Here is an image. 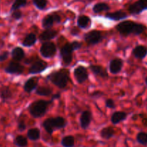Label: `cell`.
Here are the masks:
<instances>
[{
	"instance_id": "9c48e42d",
	"label": "cell",
	"mask_w": 147,
	"mask_h": 147,
	"mask_svg": "<svg viewBox=\"0 0 147 147\" xmlns=\"http://www.w3.org/2000/svg\"><path fill=\"white\" fill-rule=\"evenodd\" d=\"M5 72L9 74L21 75L24 72V67L15 61H11L4 69Z\"/></svg>"
},
{
	"instance_id": "8fae6325",
	"label": "cell",
	"mask_w": 147,
	"mask_h": 147,
	"mask_svg": "<svg viewBox=\"0 0 147 147\" xmlns=\"http://www.w3.org/2000/svg\"><path fill=\"white\" fill-rule=\"evenodd\" d=\"M74 76L78 83H84L88 78V73L83 66H78L74 70Z\"/></svg>"
},
{
	"instance_id": "ffe728a7",
	"label": "cell",
	"mask_w": 147,
	"mask_h": 147,
	"mask_svg": "<svg viewBox=\"0 0 147 147\" xmlns=\"http://www.w3.org/2000/svg\"><path fill=\"white\" fill-rule=\"evenodd\" d=\"M127 117V113L123 111H116L111 116V122L113 125H116L123 121Z\"/></svg>"
},
{
	"instance_id": "7a4b0ae2",
	"label": "cell",
	"mask_w": 147,
	"mask_h": 147,
	"mask_svg": "<svg viewBox=\"0 0 147 147\" xmlns=\"http://www.w3.org/2000/svg\"><path fill=\"white\" fill-rule=\"evenodd\" d=\"M47 78L57 87L65 88L69 81V71L66 69H63L51 73Z\"/></svg>"
},
{
	"instance_id": "d6a6232c",
	"label": "cell",
	"mask_w": 147,
	"mask_h": 147,
	"mask_svg": "<svg viewBox=\"0 0 147 147\" xmlns=\"http://www.w3.org/2000/svg\"><path fill=\"white\" fill-rule=\"evenodd\" d=\"M32 2L34 5L40 10L45 9L47 5V0H32Z\"/></svg>"
},
{
	"instance_id": "277c9868",
	"label": "cell",
	"mask_w": 147,
	"mask_h": 147,
	"mask_svg": "<svg viewBox=\"0 0 147 147\" xmlns=\"http://www.w3.org/2000/svg\"><path fill=\"white\" fill-rule=\"evenodd\" d=\"M50 102L44 100H40L32 103L29 106L30 113L34 118L42 117L47 112Z\"/></svg>"
},
{
	"instance_id": "8d00e7d4",
	"label": "cell",
	"mask_w": 147,
	"mask_h": 147,
	"mask_svg": "<svg viewBox=\"0 0 147 147\" xmlns=\"http://www.w3.org/2000/svg\"><path fill=\"white\" fill-rule=\"evenodd\" d=\"M9 56V52L4 51L2 52L1 53H0V62H3L4 60H7Z\"/></svg>"
},
{
	"instance_id": "2e32d148",
	"label": "cell",
	"mask_w": 147,
	"mask_h": 147,
	"mask_svg": "<svg viewBox=\"0 0 147 147\" xmlns=\"http://www.w3.org/2000/svg\"><path fill=\"white\" fill-rule=\"evenodd\" d=\"M58 32L57 31L55 30H51V29H47L45 31L43 32L40 36H39V39L41 41H49V40H52L54 37H55L57 35Z\"/></svg>"
},
{
	"instance_id": "5b68a950",
	"label": "cell",
	"mask_w": 147,
	"mask_h": 147,
	"mask_svg": "<svg viewBox=\"0 0 147 147\" xmlns=\"http://www.w3.org/2000/svg\"><path fill=\"white\" fill-rule=\"evenodd\" d=\"M40 53L46 58L53 57L56 53V46L52 42H45L40 47Z\"/></svg>"
},
{
	"instance_id": "603a6c76",
	"label": "cell",
	"mask_w": 147,
	"mask_h": 147,
	"mask_svg": "<svg viewBox=\"0 0 147 147\" xmlns=\"http://www.w3.org/2000/svg\"><path fill=\"white\" fill-rule=\"evenodd\" d=\"M36 41H37V37L35 34L34 33H30L26 36L22 44L24 47H31L35 44Z\"/></svg>"
},
{
	"instance_id": "e575fe53",
	"label": "cell",
	"mask_w": 147,
	"mask_h": 147,
	"mask_svg": "<svg viewBox=\"0 0 147 147\" xmlns=\"http://www.w3.org/2000/svg\"><path fill=\"white\" fill-rule=\"evenodd\" d=\"M106 106L109 109H114L116 107V105H115L114 101L112 99H108L106 100Z\"/></svg>"
},
{
	"instance_id": "6da1fadb",
	"label": "cell",
	"mask_w": 147,
	"mask_h": 147,
	"mask_svg": "<svg viewBox=\"0 0 147 147\" xmlns=\"http://www.w3.org/2000/svg\"><path fill=\"white\" fill-rule=\"evenodd\" d=\"M117 31L123 36H129L130 34L139 35L146 30L144 24L134 22V21L127 20L119 23L116 27Z\"/></svg>"
},
{
	"instance_id": "1f68e13d",
	"label": "cell",
	"mask_w": 147,
	"mask_h": 147,
	"mask_svg": "<svg viewBox=\"0 0 147 147\" xmlns=\"http://www.w3.org/2000/svg\"><path fill=\"white\" fill-rule=\"evenodd\" d=\"M26 4H27V0H15L11 6V10L14 11V10L19 9L21 7H24Z\"/></svg>"
},
{
	"instance_id": "4fadbf2b",
	"label": "cell",
	"mask_w": 147,
	"mask_h": 147,
	"mask_svg": "<svg viewBox=\"0 0 147 147\" xmlns=\"http://www.w3.org/2000/svg\"><path fill=\"white\" fill-rule=\"evenodd\" d=\"M123 60L120 58H115L110 62L109 70L113 74H117L121 70L123 67Z\"/></svg>"
},
{
	"instance_id": "3957f363",
	"label": "cell",
	"mask_w": 147,
	"mask_h": 147,
	"mask_svg": "<svg viewBox=\"0 0 147 147\" xmlns=\"http://www.w3.org/2000/svg\"><path fill=\"white\" fill-rule=\"evenodd\" d=\"M66 125H67V122L65 120L64 118L61 117V116L47 119L44 121L42 123L45 130L50 135L53 134L55 130L63 129L65 127Z\"/></svg>"
},
{
	"instance_id": "d6986e66",
	"label": "cell",
	"mask_w": 147,
	"mask_h": 147,
	"mask_svg": "<svg viewBox=\"0 0 147 147\" xmlns=\"http://www.w3.org/2000/svg\"><path fill=\"white\" fill-rule=\"evenodd\" d=\"M133 55L138 59H144L147 55V47L138 45L133 50Z\"/></svg>"
},
{
	"instance_id": "f1b7e54d",
	"label": "cell",
	"mask_w": 147,
	"mask_h": 147,
	"mask_svg": "<svg viewBox=\"0 0 147 147\" xmlns=\"http://www.w3.org/2000/svg\"><path fill=\"white\" fill-rule=\"evenodd\" d=\"M14 144L18 147H26L28 144V142L24 136L19 135L14 139Z\"/></svg>"
},
{
	"instance_id": "83f0119b",
	"label": "cell",
	"mask_w": 147,
	"mask_h": 147,
	"mask_svg": "<svg viewBox=\"0 0 147 147\" xmlns=\"http://www.w3.org/2000/svg\"><path fill=\"white\" fill-rule=\"evenodd\" d=\"M61 145L63 147H73L75 146V138L73 136H66L61 140Z\"/></svg>"
},
{
	"instance_id": "5bb4252c",
	"label": "cell",
	"mask_w": 147,
	"mask_h": 147,
	"mask_svg": "<svg viewBox=\"0 0 147 147\" xmlns=\"http://www.w3.org/2000/svg\"><path fill=\"white\" fill-rule=\"evenodd\" d=\"M92 120V114L89 111H86L82 113L80 118V124L82 129H86L90 124Z\"/></svg>"
},
{
	"instance_id": "ba28073f",
	"label": "cell",
	"mask_w": 147,
	"mask_h": 147,
	"mask_svg": "<svg viewBox=\"0 0 147 147\" xmlns=\"http://www.w3.org/2000/svg\"><path fill=\"white\" fill-rule=\"evenodd\" d=\"M147 9V0H138L129 7V11L133 15H136Z\"/></svg>"
},
{
	"instance_id": "7402d4cb",
	"label": "cell",
	"mask_w": 147,
	"mask_h": 147,
	"mask_svg": "<svg viewBox=\"0 0 147 147\" xmlns=\"http://www.w3.org/2000/svg\"><path fill=\"white\" fill-rule=\"evenodd\" d=\"M91 24L90 19L88 16L81 15L78 18V26L82 29H88Z\"/></svg>"
},
{
	"instance_id": "4316f807",
	"label": "cell",
	"mask_w": 147,
	"mask_h": 147,
	"mask_svg": "<svg viewBox=\"0 0 147 147\" xmlns=\"http://www.w3.org/2000/svg\"><path fill=\"white\" fill-rule=\"evenodd\" d=\"M110 7L106 3H97L93 7V11L95 13H100L102 11L110 10Z\"/></svg>"
},
{
	"instance_id": "9a60e30c",
	"label": "cell",
	"mask_w": 147,
	"mask_h": 147,
	"mask_svg": "<svg viewBox=\"0 0 147 147\" xmlns=\"http://www.w3.org/2000/svg\"><path fill=\"white\" fill-rule=\"evenodd\" d=\"M127 14L125 11H122V10H119V11H114V12L106 14V18L110 19L111 20H114V21H119V20H124V19L127 18Z\"/></svg>"
},
{
	"instance_id": "484cf974",
	"label": "cell",
	"mask_w": 147,
	"mask_h": 147,
	"mask_svg": "<svg viewBox=\"0 0 147 147\" xmlns=\"http://www.w3.org/2000/svg\"><path fill=\"white\" fill-rule=\"evenodd\" d=\"M27 138L31 141H37L40 138V131L37 128H33L28 130L27 134Z\"/></svg>"
},
{
	"instance_id": "f35d334b",
	"label": "cell",
	"mask_w": 147,
	"mask_h": 147,
	"mask_svg": "<svg viewBox=\"0 0 147 147\" xmlns=\"http://www.w3.org/2000/svg\"><path fill=\"white\" fill-rule=\"evenodd\" d=\"M60 96V94H55L54 95V96H53V99H57V98H59Z\"/></svg>"
},
{
	"instance_id": "8992f818",
	"label": "cell",
	"mask_w": 147,
	"mask_h": 147,
	"mask_svg": "<svg viewBox=\"0 0 147 147\" xmlns=\"http://www.w3.org/2000/svg\"><path fill=\"white\" fill-rule=\"evenodd\" d=\"M84 40L89 45H94L102 41L101 33L97 30H92L84 35Z\"/></svg>"
},
{
	"instance_id": "7c38bea8",
	"label": "cell",
	"mask_w": 147,
	"mask_h": 147,
	"mask_svg": "<svg viewBox=\"0 0 147 147\" xmlns=\"http://www.w3.org/2000/svg\"><path fill=\"white\" fill-rule=\"evenodd\" d=\"M47 67V64L45 62L42 60H37L34 62L30 69H29V73L30 74H37V73H42L44 71Z\"/></svg>"
},
{
	"instance_id": "74e56055",
	"label": "cell",
	"mask_w": 147,
	"mask_h": 147,
	"mask_svg": "<svg viewBox=\"0 0 147 147\" xmlns=\"http://www.w3.org/2000/svg\"><path fill=\"white\" fill-rule=\"evenodd\" d=\"M26 129V124L24 121H21L18 123V130L20 131H23Z\"/></svg>"
},
{
	"instance_id": "4dcf8cb0",
	"label": "cell",
	"mask_w": 147,
	"mask_h": 147,
	"mask_svg": "<svg viewBox=\"0 0 147 147\" xmlns=\"http://www.w3.org/2000/svg\"><path fill=\"white\" fill-rule=\"evenodd\" d=\"M136 141L140 144L146 146L147 145V133L139 132L136 136Z\"/></svg>"
},
{
	"instance_id": "30bf717a",
	"label": "cell",
	"mask_w": 147,
	"mask_h": 147,
	"mask_svg": "<svg viewBox=\"0 0 147 147\" xmlns=\"http://www.w3.org/2000/svg\"><path fill=\"white\" fill-rule=\"evenodd\" d=\"M61 18L60 16L57 14H50L45 17L42 20V27L45 29H50L53 27L55 22H60Z\"/></svg>"
},
{
	"instance_id": "44dd1931",
	"label": "cell",
	"mask_w": 147,
	"mask_h": 147,
	"mask_svg": "<svg viewBox=\"0 0 147 147\" xmlns=\"http://www.w3.org/2000/svg\"><path fill=\"white\" fill-rule=\"evenodd\" d=\"M25 56V53L22 48L20 47H17L14 48L11 51V57L15 61H21Z\"/></svg>"
},
{
	"instance_id": "ab89813d",
	"label": "cell",
	"mask_w": 147,
	"mask_h": 147,
	"mask_svg": "<svg viewBox=\"0 0 147 147\" xmlns=\"http://www.w3.org/2000/svg\"><path fill=\"white\" fill-rule=\"evenodd\" d=\"M145 82H146V85H147V77L146 78V79H145Z\"/></svg>"
},
{
	"instance_id": "ac0fdd59",
	"label": "cell",
	"mask_w": 147,
	"mask_h": 147,
	"mask_svg": "<svg viewBox=\"0 0 147 147\" xmlns=\"http://www.w3.org/2000/svg\"><path fill=\"white\" fill-rule=\"evenodd\" d=\"M90 69L93 72V74H95L97 76H99V77H101L103 78H106L109 76L107 70L104 67H101L100 65H93L90 66Z\"/></svg>"
},
{
	"instance_id": "d4e9b609",
	"label": "cell",
	"mask_w": 147,
	"mask_h": 147,
	"mask_svg": "<svg viewBox=\"0 0 147 147\" xmlns=\"http://www.w3.org/2000/svg\"><path fill=\"white\" fill-rule=\"evenodd\" d=\"M0 97L3 101H6L11 98L12 97V93L9 88L7 86H4L1 88L0 90Z\"/></svg>"
},
{
	"instance_id": "cb8c5ba5",
	"label": "cell",
	"mask_w": 147,
	"mask_h": 147,
	"mask_svg": "<svg viewBox=\"0 0 147 147\" xmlns=\"http://www.w3.org/2000/svg\"><path fill=\"white\" fill-rule=\"evenodd\" d=\"M100 134L101 138L106 140H109L114 136L115 131L112 127H106L100 131Z\"/></svg>"
},
{
	"instance_id": "52a82bcc",
	"label": "cell",
	"mask_w": 147,
	"mask_h": 147,
	"mask_svg": "<svg viewBox=\"0 0 147 147\" xmlns=\"http://www.w3.org/2000/svg\"><path fill=\"white\" fill-rule=\"evenodd\" d=\"M74 51L72 47L71 44L67 43L60 49V56L63 63L65 65H68L73 60V52Z\"/></svg>"
},
{
	"instance_id": "d590c367",
	"label": "cell",
	"mask_w": 147,
	"mask_h": 147,
	"mask_svg": "<svg viewBox=\"0 0 147 147\" xmlns=\"http://www.w3.org/2000/svg\"><path fill=\"white\" fill-rule=\"evenodd\" d=\"M70 44H71V46H72V47H73V50H78V49H80L82 46L81 43L79 42H77V41L73 42L70 43Z\"/></svg>"
},
{
	"instance_id": "836d02e7",
	"label": "cell",
	"mask_w": 147,
	"mask_h": 147,
	"mask_svg": "<svg viewBox=\"0 0 147 147\" xmlns=\"http://www.w3.org/2000/svg\"><path fill=\"white\" fill-rule=\"evenodd\" d=\"M22 17V13L21 11L19 9H16L12 11V14H11V17L14 18V20H20Z\"/></svg>"
},
{
	"instance_id": "e0dca14e",
	"label": "cell",
	"mask_w": 147,
	"mask_h": 147,
	"mask_svg": "<svg viewBox=\"0 0 147 147\" xmlns=\"http://www.w3.org/2000/svg\"><path fill=\"white\" fill-rule=\"evenodd\" d=\"M37 84H38V78H31L28 79L25 82L24 85V90L27 93H31L32 90L37 88Z\"/></svg>"
},
{
	"instance_id": "f546056e",
	"label": "cell",
	"mask_w": 147,
	"mask_h": 147,
	"mask_svg": "<svg viewBox=\"0 0 147 147\" xmlns=\"http://www.w3.org/2000/svg\"><path fill=\"white\" fill-rule=\"evenodd\" d=\"M36 93L39 96H49L51 95L52 90L48 87H45V86H40V87L37 88L36 90Z\"/></svg>"
}]
</instances>
